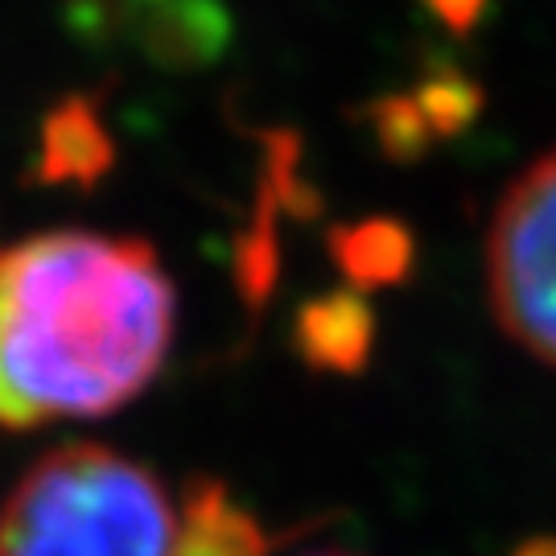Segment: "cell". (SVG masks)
<instances>
[{
  "mask_svg": "<svg viewBox=\"0 0 556 556\" xmlns=\"http://www.w3.org/2000/svg\"><path fill=\"white\" fill-rule=\"evenodd\" d=\"M116 165V140L91 96H66L41 119L38 181L41 186H79L91 190Z\"/></svg>",
  "mask_w": 556,
  "mask_h": 556,
  "instance_id": "5b68a950",
  "label": "cell"
},
{
  "mask_svg": "<svg viewBox=\"0 0 556 556\" xmlns=\"http://www.w3.org/2000/svg\"><path fill=\"white\" fill-rule=\"evenodd\" d=\"M137 46L165 71H202L231 46V13L223 0H165L137 17Z\"/></svg>",
  "mask_w": 556,
  "mask_h": 556,
  "instance_id": "8992f818",
  "label": "cell"
},
{
  "mask_svg": "<svg viewBox=\"0 0 556 556\" xmlns=\"http://www.w3.org/2000/svg\"><path fill=\"white\" fill-rule=\"evenodd\" d=\"M260 519L236 503L219 478H194L178 511L174 556H268Z\"/></svg>",
  "mask_w": 556,
  "mask_h": 556,
  "instance_id": "52a82bcc",
  "label": "cell"
},
{
  "mask_svg": "<svg viewBox=\"0 0 556 556\" xmlns=\"http://www.w3.org/2000/svg\"><path fill=\"white\" fill-rule=\"evenodd\" d=\"M161 478L108 445L41 454L0 503V556H174Z\"/></svg>",
  "mask_w": 556,
  "mask_h": 556,
  "instance_id": "7a4b0ae2",
  "label": "cell"
},
{
  "mask_svg": "<svg viewBox=\"0 0 556 556\" xmlns=\"http://www.w3.org/2000/svg\"><path fill=\"white\" fill-rule=\"evenodd\" d=\"M137 4H144V9H149V4H165V0H137Z\"/></svg>",
  "mask_w": 556,
  "mask_h": 556,
  "instance_id": "4fadbf2b",
  "label": "cell"
},
{
  "mask_svg": "<svg viewBox=\"0 0 556 556\" xmlns=\"http://www.w3.org/2000/svg\"><path fill=\"white\" fill-rule=\"evenodd\" d=\"M425 4L454 34H470L478 21H482V13H486V0H425Z\"/></svg>",
  "mask_w": 556,
  "mask_h": 556,
  "instance_id": "8fae6325",
  "label": "cell"
},
{
  "mask_svg": "<svg viewBox=\"0 0 556 556\" xmlns=\"http://www.w3.org/2000/svg\"><path fill=\"white\" fill-rule=\"evenodd\" d=\"M309 556H355V553H338V548H326V553H309Z\"/></svg>",
  "mask_w": 556,
  "mask_h": 556,
  "instance_id": "7c38bea8",
  "label": "cell"
},
{
  "mask_svg": "<svg viewBox=\"0 0 556 556\" xmlns=\"http://www.w3.org/2000/svg\"><path fill=\"white\" fill-rule=\"evenodd\" d=\"M330 260L346 280V289L367 293V289H383V285H400L413 273L417 260V239L413 231L396 219H363L346 223L330 231Z\"/></svg>",
  "mask_w": 556,
  "mask_h": 556,
  "instance_id": "ba28073f",
  "label": "cell"
},
{
  "mask_svg": "<svg viewBox=\"0 0 556 556\" xmlns=\"http://www.w3.org/2000/svg\"><path fill=\"white\" fill-rule=\"evenodd\" d=\"M174 285L144 239L50 231L0 252V425L108 417L174 342Z\"/></svg>",
  "mask_w": 556,
  "mask_h": 556,
  "instance_id": "6da1fadb",
  "label": "cell"
},
{
  "mask_svg": "<svg viewBox=\"0 0 556 556\" xmlns=\"http://www.w3.org/2000/svg\"><path fill=\"white\" fill-rule=\"evenodd\" d=\"M413 100L420 103V112L429 119L433 137H454V132H462L478 116L482 87L470 83L466 75H457V71H433L429 79H420Z\"/></svg>",
  "mask_w": 556,
  "mask_h": 556,
  "instance_id": "9c48e42d",
  "label": "cell"
},
{
  "mask_svg": "<svg viewBox=\"0 0 556 556\" xmlns=\"http://www.w3.org/2000/svg\"><path fill=\"white\" fill-rule=\"evenodd\" d=\"M486 298L503 334L556 367V153L498 199L486 236Z\"/></svg>",
  "mask_w": 556,
  "mask_h": 556,
  "instance_id": "3957f363",
  "label": "cell"
},
{
  "mask_svg": "<svg viewBox=\"0 0 556 556\" xmlns=\"http://www.w3.org/2000/svg\"><path fill=\"white\" fill-rule=\"evenodd\" d=\"M293 346L314 371L358 376L376 346V314L355 289L309 298L293 318Z\"/></svg>",
  "mask_w": 556,
  "mask_h": 556,
  "instance_id": "277c9868",
  "label": "cell"
},
{
  "mask_svg": "<svg viewBox=\"0 0 556 556\" xmlns=\"http://www.w3.org/2000/svg\"><path fill=\"white\" fill-rule=\"evenodd\" d=\"M367 124H371V132H376L379 149L396 161L420 157V153L438 140L413 96H383V100H376L371 112H367Z\"/></svg>",
  "mask_w": 556,
  "mask_h": 556,
  "instance_id": "30bf717a",
  "label": "cell"
}]
</instances>
